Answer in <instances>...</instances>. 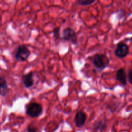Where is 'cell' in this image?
Masks as SVG:
<instances>
[{"mask_svg": "<svg viewBox=\"0 0 132 132\" xmlns=\"http://www.w3.org/2000/svg\"><path fill=\"white\" fill-rule=\"evenodd\" d=\"M93 65L99 71H103L109 65L110 60L104 54H95L91 58Z\"/></svg>", "mask_w": 132, "mask_h": 132, "instance_id": "1", "label": "cell"}, {"mask_svg": "<svg viewBox=\"0 0 132 132\" xmlns=\"http://www.w3.org/2000/svg\"><path fill=\"white\" fill-rule=\"evenodd\" d=\"M43 106L39 103L32 102L29 103L26 108V113L32 118H37L41 116L43 113Z\"/></svg>", "mask_w": 132, "mask_h": 132, "instance_id": "2", "label": "cell"}, {"mask_svg": "<svg viewBox=\"0 0 132 132\" xmlns=\"http://www.w3.org/2000/svg\"><path fill=\"white\" fill-rule=\"evenodd\" d=\"M31 52L25 45H20L15 50L14 57L19 61H26L29 58Z\"/></svg>", "mask_w": 132, "mask_h": 132, "instance_id": "3", "label": "cell"}, {"mask_svg": "<svg viewBox=\"0 0 132 132\" xmlns=\"http://www.w3.org/2000/svg\"><path fill=\"white\" fill-rule=\"evenodd\" d=\"M60 39L66 41H70L73 45L77 44V34L74 30L70 27H67L63 30L62 36Z\"/></svg>", "mask_w": 132, "mask_h": 132, "instance_id": "4", "label": "cell"}, {"mask_svg": "<svg viewBox=\"0 0 132 132\" xmlns=\"http://www.w3.org/2000/svg\"><path fill=\"white\" fill-rule=\"evenodd\" d=\"M129 46L125 42H119L116 46V48L114 51V54L117 57L123 59L126 57L129 54Z\"/></svg>", "mask_w": 132, "mask_h": 132, "instance_id": "5", "label": "cell"}, {"mask_svg": "<svg viewBox=\"0 0 132 132\" xmlns=\"http://www.w3.org/2000/svg\"><path fill=\"white\" fill-rule=\"evenodd\" d=\"M87 116L82 110L77 112L74 117V122L76 127L81 128L84 126L86 121Z\"/></svg>", "mask_w": 132, "mask_h": 132, "instance_id": "6", "label": "cell"}, {"mask_svg": "<svg viewBox=\"0 0 132 132\" xmlns=\"http://www.w3.org/2000/svg\"><path fill=\"white\" fill-rule=\"evenodd\" d=\"M22 82L26 88H30L34 85V72H30L28 73L23 75L22 76Z\"/></svg>", "mask_w": 132, "mask_h": 132, "instance_id": "7", "label": "cell"}, {"mask_svg": "<svg viewBox=\"0 0 132 132\" xmlns=\"http://www.w3.org/2000/svg\"><path fill=\"white\" fill-rule=\"evenodd\" d=\"M116 80L119 81L122 86H126L127 85V75L124 68H119L116 72Z\"/></svg>", "mask_w": 132, "mask_h": 132, "instance_id": "8", "label": "cell"}, {"mask_svg": "<svg viewBox=\"0 0 132 132\" xmlns=\"http://www.w3.org/2000/svg\"><path fill=\"white\" fill-rule=\"evenodd\" d=\"M9 92V85L6 79L0 76V96L5 97Z\"/></svg>", "mask_w": 132, "mask_h": 132, "instance_id": "9", "label": "cell"}, {"mask_svg": "<svg viewBox=\"0 0 132 132\" xmlns=\"http://www.w3.org/2000/svg\"><path fill=\"white\" fill-rule=\"evenodd\" d=\"M106 120L102 119L97 121L93 127V131L94 132H102L106 129Z\"/></svg>", "mask_w": 132, "mask_h": 132, "instance_id": "10", "label": "cell"}, {"mask_svg": "<svg viewBox=\"0 0 132 132\" xmlns=\"http://www.w3.org/2000/svg\"><path fill=\"white\" fill-rule=\"evenodd\" d=\"M95 2V0H79L76 2V3L81 6H88L94 3Z\"/></svg>", "mask_w": 132, "mask_h": 132, "instance_id": "11", "label": "cell"}, {"mask_svg": "<svg viewBox=\"0 0 132 132\" xmlns=\"http://www.w3.org/2000/svg\"><path fill=\"white\" fill-rule=\"evenodd\" d=\"M53 34L55 39H59L61 38L60 37V27H55L53 30Z\"/></svg>", "mask_w": 132, "mask_h": 132, "instance_id": "12", "label": "cell"}, {"mask_svg": "<svg viewBox=\"0 0 132 132\" xmlns=\"http://www.w3.org/2000/svg\"><path fill=\"white\" fill-rule=\"evenodd\" d=\"M37 128L34 125L30 124L27 128V132H37Z\"/></svg>", "mask_w": 132, "mask_h": 132, "instance_id": "13", "label": "cell"}, {"mask_svg": "<svg viewBox=\"0 0 132 132\" xmlns=\"http://www.w3.org/2000/svg\"><path fill=\"white\" fill-rule=\"evenodd\" d=\"M127 78L128 79L129 82H130L131 85H132V69L129 70L128 73Z\"/></svg>", "mask_w": 132, "mask_h": 132, "instance_id": "14", "label": "cell"}]
</instances>
